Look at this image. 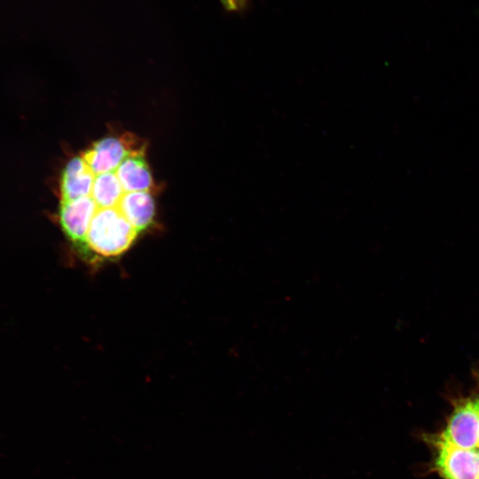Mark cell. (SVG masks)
<instances>
[{
  "instance_id": "cell-1",
  "label": "cell",
  "mask_w": 479,
  "mask_h": 479,
  "mask_svg": "<svg viewBox=\"0 0 479 479\" xmlns=\"http://www.w3.org/2000/svg\"><path fill=\"white\" fill-rule=\"evenodd\" d=\"M138 234L117 207L98 208L90 224L87 245L95 263L115 259L131 247Z\"/></svg>"
},
{
  "instance_id": "cell-2",
  "label": "cell",
  "mask_w": 479,
  "mask_h": 479,
  "mask_svg": "<svg viewBox=\"0 0 479 479\" xmlns=\"http://www.w3.org/2000/svg\"><path fill=\"white\" fill-rule=\"evenodd\" d=\"M98 207L90 196L72 200H59L56 218L62 232L75 252L85 261L94 263L88 248L87 234Z\"/></svg>"
},
{
  "instance_id": "cell-3",
  "label": "cell",
  "mask_w": 479,
  "mask_h": 479,
  "mask_svg": "<svg viewBox=\"0 0 479 479\" xmlns=\"http://www.w3.org/2000/svg\"><path fill=\"white\" fill-rule=\"evenodd\" d=\"M145 153V144L131 133L95 141L81 155L97 176L114 172L130 155Z\"/></svg>"
},
{
  "instance_id": "cell-4",
  "label": "cell",
  "mask_w": 479,
  "mask_h": 479,
  "mask_svg": "<svg viewBox=\"0 0 479 479\" xmlns=\"http://www.w3.org/2000/svg\"><path fill=\"white\" fill-rule=\"evenodd\" d=\"M434 467L444 479H479V450L459 448L441 435L432 436Z\"/></svg>"
},
{
  "instance_id": "cell-5",
  "label": "cell",
  "mask_w": 479,
  "mask_h": 479,
  "mask_svg": "<svg viewBox=\"0 0 479 479\" xmlns=\"http://www.w3.org/2000/svg\"><path fill=\"white\" fill-rule=\"evenodd\" d=\"M440 435L459 448L479 447V392L457 402Z\"/></svg>"
},
{
  "instance_id": "cell-6",
  "label": "cell",
  "mask_w": 479,
  "mask_h": 479,
  "mask_svg": "<svg viewBox=\"0 0 479 479\" xmlns=\"http://www.w3.org/2000/svg\"><path fill=\"white\" fill-rule=\"evenodd\" d=\"M95 177L82 155L69 159L60 172L59 200H72L90 196Z\"/></svg>"
},
{
  "instance_id": "cell-7",
  "label": "cell",
  "mask_w": 479,
  "mask_h": 479,
  "mask_svg": "<svg viewBox=\"0 0 479 479\" xmlns=\"http://www.w3.org/2000/svg\"><path fill=\"white\" fill-rule=\"evenodd\" d=\"M117 208L138 233L146 231L153 224L155 201L152 192H125Z\"/></svg>"
},
{
  "instance_id": "cell-8",
  "label": "cell",
  "mask_w": 479,
  "mask_h": 479,
  "mask_svg": "<svg viewBox=\"0 0 479 479\" xmlns=\"http://www.w3.org/2000/svg\"><path fill=\"white\" fill-rule=\"evenodd\" d=\"M145 153L128 156L115 170L125 192H152L154 189V181Z\"/></svg>"
},
{
  "instance_id": "cell-9",
  "label": "cell",
  "mask_w": 479,
  "mask_h": 479,
  "mask_svg": "<svg viewBox=\"0 0 479 479\" xmlns=\"http://www.w3.org/2000/svg\"><path fill=\"white\" fill-rule=\"evenodd\" d=\"M125 193L115 172L97 175L90 197L98 208H116Z\"/></svg>"
},
{
  "instance_id": "cell-10",
  "label": "cell",
  "mask_w": 479,
  "mask_h": 479,
  "mask_svg": "<svg viewBox=\"0 0 479 479\" xmlns=\"http://www.w3.org/2000/svg\"><path fill=\"white\" fill-rule=\"evenodd\" d=\"M248 0H220L222 5L228 12H240L244 10Z\"/></svg>"
}]
</instances>
